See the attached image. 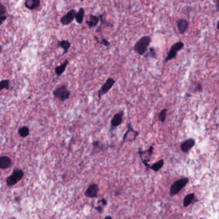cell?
<instances>
[{
    "instance_id": "obj_1",
    "label": "cell",
    "mask_w": 219,
    "mask_h": 219,
    "mask_svg": "<svg viewBox=\"0 0 219 219\" xmlns=\"http://www.w3.org/2000/svg\"><path fill=\"white\" fill-rule=\"evenodd\" d=\"M151 42V38L149 35H145L139 39L135 43L134 50L139 55H143L146 53Z\"/></svg>"
},
{
    "instance_id": "obj_2",
    "label": "cell",
    "mask_w": 219,
    "mask_h": 219,
    "mask_svg": "<svg viewBox=\"0 0 219 219\" xmlns=\"http://www.w3.org/2000/svg\"><path fill=\"white\" fill-rule=\"evenodd\" d=\"M70 91L67 88L66 85H61L57 87L52 92L55 98L59 99L61 102H64L70 98Z\"/></svg>"
},
{
    "instance_id": "obj_3",
    "label": "cell",
    "mask_w": 219,
    "mask_h": 219,
    "mask_svg": "<svg viewBox=\"0 0 219 219\" xmlns=\"http://www.w3.org/2000/svg\"><path fill=\"white\" fill-rule=\"evenodd\" d=\"M24 177V171L21 169L15 168L13 170L12 174L6 178V184L7 186L10 187L16 185Z\"/></svg>"
},
{
    "instance_id": "obj_4",
    "label": "cell",
    "mask_w": 219,
    "mask_h": 219,
    "mask_svg": "<svg viewBox=\"0 0 219 219\" xmlns=\"http://www.w3.org/2000/svg\"><path fill=\"white\" fill-rule=\"evenodd\" d=\"M189 179L187 177L182 178L181 179L175 181L170 187V194L171 196H176L177 193L180 192V191L184 188V187L188 184Z\"/></svg>"
},
{
    "instance_id": "obj_5",
    "label": "cell",
    "mask_w": 219,
    "mask_h": 219,
    "mask_svg": "<svg viewBox=\"0 0 219 219\" xmlns=\"http://www.w3.org/2000/svg\"><path fill=\"white\" fill-rule=\"evenodd\" d=\"M184 46H185L184 43L181 41H179L174 44V45L171 46L168 53V55H167V56L165 59V62H168L169 61H171V60L176 58L178 51L182 50L183 48H184Z\"/></svg>"
},
{
    "instance_id": "obj_6",
    "label": "cell",
    "mask_w": 219,
    "mask_h": 219,
    "mask_svg": "<svg viewBox=\"0 0 219 219\" xmlns=\"http://www.w3.org/2000/svg\"><path fill=\"white\" fill-rule=\"evenodd\" d=\"M153 146L151 145L150 148L145 151L141 150V149H139L138 154L139 155V157L141 158V160L147 168H150V165L149 164V162L150 161L151 157H152V155L153 153Z\"/></svg>"
},
{
    "instance_id": "obj_7",
    "label": "cell",
    "mask_w": 219,
    "mask_h": 219,
    "mask_svg": "<svg viewBox=\"0 0 219 219\" xmlns=\"http://www.w3.org/2000/svg\"><path fill=\"white\" fill-rule=\"evenodd\" d=\"M115 83V80L113 78H108L105 83L102 86L101 88L99 89L98 91V101L100 100V99L102 96L107 94L109 91L112 88L113 86Z\"/></svg>"
},
{
    "instance_id": "obj_8",
    "label": "cell",
    "mask_w": 219,
    "mask_h": 219,
    "mask_svg": "<svg viewBox=\"0 0 219 219\" xmlns=\"http://www.w3.org/2000/svg\"><path fill=\"white\" fill-rule=\"evenodd\" d=\"M77 11L75 9H71L70 11L63 15V16L60 19V22L63 26L69 25L75 19V15H76Z\"/></svg>"
},
{
    "instance_id": "obj_9",
    "label": "cell",
    "mask_w": 219,
    "mask_h": 219,
    "mask_svg": "<svg viewBox=\"0 0 219 219\" xmlns=\"http://www.w3.org/2000/svg\"><path fill=\"white\" fill-rule=\"evenodd\" d=\"M123 115H124V111H119V113H117L116 114H115L114 115L111 121L110 131L117 128L118 126L122 124L123 122Z\"/></svg>"
},
{
    "instance_id": "obj_10",
    "label": "cell",
    "mask_w": 219,
    "mask_h": 219,
    "mask_svg": "<svg viewBox=\"0 0 219 219\" xmlns=\"http://www.w3.org/2000/svg\"><path fill=\"white\" fill-rule=\"evenodd\" d=\"M98 186L95 183H91L84 192L85 196L88 198H97L98 193Z\"/></svg>"
},
{
    "instance_id": "obj_11",
    "label": "cell",
    "mask_w": 219,
    "mask_h": 219,
    "mask_svg": "<svg viewBox=\"0 0 219 219\" xmlns=\"http://www.w3.org/2000/svg\"><path fill=\"white\" fill-rule=\"evenodd\" d=\"M177 28L181 34H185L188 29L189 23L187 20L185 19H179L176 21Z\"/></svg>"
},
{
    "instance_id": "obj_12",
    "label": "cell",
    "mask_w": 219,
    "mask_h": 219,
    "mask_svg": "<svg viewBox=\"0 0 219 219\" xmlns=\"http://www.w3.org/2000/svg\"><path fill=\"white\" fill-rule=\"evenodd\" d=\"M195 143L196 141L193 139L190 138L186 139L181 144V150L185 153L188 152L191 149H192V147L195 145Z\"/></svg>"
},
{
    "instance_id": "obj_13",
    "label": "cell",
    "mask_w": 219,
    "mask_h": 219,
    "mask_svg": "<svg viewBox=\"0 0 219 219\" xmlns=\"http://www.w3.org/2000/svg\"><path fill=\"white\" fill-rule=\"evenodd\" d=\"M24 5L27 9L34 10L41 6V0H25Z\"/></svg>"
},
{
    "instance_id": "obj_14",
    "label": "cell",
    "mask_w": 219,
    "mask_h": 219,
    "mask_svg": "<svg viewBox=\"0 0 219 219\" xmlns=\"http://www.w3.org/2000/svg\"><path fill=\"white\" fill-rule=\"evenodd\" d=\"M12 164L10 157L7 156H2L0 157V168L2 170H5L10 168Z\"/></svg>"
},
{
    "instance_id": "obj_15",
    "label": "cell",
    "mask_w": 219,
    "mask_h": 219,
    "mask_svg": "<svg viewBox=\"0 0 219 219\" xmlns=\"http://www.w3.org/2000/svg\"><path fill=\"white\" fill-rule=\"evenodd\" d=\"M68 64H69V61L67 59H66L59 66L55 67V75H57V78L61 77V75L64 73V71L66 69L67 66L68 65Z\"/></svg>"
},
{
    "instance_id": "obj_16",
    "label": "cell",
    "mask_w": 219,
    "mask_h": 219,
    "mask_svg": "<svg viewBox=\"0 0 219 219\" xmlns=\"http://www.w3.org/2000/svg\"><path fill=\"white\" fill-rule=\"evenodd\" d=\"M100 19V16H98V15H96L90 14L89 19L86 21V24L89 29H93V28L96 27L98 25Z\"/></svg>"
},
{
    "instance_id": "obj_17",
    "label": "cell",
    "mask_w": 219,
    "mask_h": 219,
    "mask_svg": "<svg viewBox=\"0 0 219 219\" xmlns=\"http://www.w3.org/2000/svg\"><path fill=\"white\" fill-rule=\"evenodd\" d=\"M71 44L68 40H62V41H58L57 48H61L64 51L62 55L66 54L71 48Z\"/></svg>"
},
{
    "instance_id": "obj_18",
    "label": "cell",
    "mask_w": 219,
    "mask_h": 219,
    "mask_svg": "<svg viewBox=\"0 0 219 219\" xmlns=\"http://www.w3.org/2000/svg\"><path fill=\"white\" fill-rule=\"evenodd\" d=\"M93 145V152H102L105 149H107V146L100 141H94L92 143Z\"/></svg>"
},
{
    "instance_id": "obj_19",
    "label": "cell",
    "mask_w": 219,
    "mask_h": 219,
    "mask_svg": "<svg viewBox=\"0 0 219 219\" xmlns=\"http://www.w3.org/2000/svg\"><path fill=\"white\" fill-rule=\"evenodd\" d=\"M85 10L83 8L81 7L78 9V12L75 15V20L78 24H82L83 21V18H84Z\"/></svg>"
},
{
    "instance_id": "obj_20",
    "label": "cell",
    "mask_w": 219,
    "mask_h": 219,
    "mask_svg": "<svg viewBox=\"0 0 219 219\" xmlns=\"http://www.w3.org/2000/svg\"><path fill=\"white\" fill-rule=\"evenodd\" d=\"M18 133L19 135L21 137L25 138L27 136H29L30 134V129L26 126H23L21 127H19L18 130Z\"/></svg>"
},
{
    "instance_id": "obj_21",
    "label": "cell",
    "mask_w": 219,
    "mask_h": 219,
    "mask_svg": "<svg viewBox=\"0 0 219 219\" xmlns=\"http://www.w3.org/2000/svg\"><path fill=\"white\" fill-rule=\"evenodd\" d=\"M164 165V160L163 159H161L156 163H154L152 165L150 166V168L154 172H158L159 170L162 168V167Z\"/></svg>"
},
{
    "instance_id": "obj_22",
    "label": "cell",
    "mask_w": 219,
    "mask_h": 219,
    "mask_svg": "<svg viewBox=\"0 0 219 219\" xmlns=\"http://www.w3.org/2000/svg\"><path fill=\"white\" fill-rule=\"evenodd\" d=\"M195 198V193H191L185 197L184 200H183V206L187 207L190 205L191 203L192 202L193 199Z\"/></svg>"
},
{
    "instance_id": "obj_23",
    "label": "cell",
    "mask_w": 219,
    "mask_h": 219,
    "mask_svg": "<svg viewBox=\"0 0 219 219\" xmlns=\"http://www.w3.org/2000/svg\"><path fill=\"white\" fill-rule=\"evenodd\" d=\"M0 86H1V87H0V90L1 91L4 89L9 90L10 87V81L8 79L2 80L1 82H0Z\"/></svg>"
},
{
    "instance_id": "obj_24",
    "label": "cell",
    "mask_w": 219,
    "mask_h": 219,
    "mask_svg": "<svg viewBox=\"0 0 219 219\" xmlns=\"http://www.w3.org/2000/svg\"><path fill=\"white\" fill-rule=\"evenodd\" d=\"M167 111H168V110H167L166 109H165L161 110V112L159 113L158 119L161 122H165V121L166 120Z\"/></svg>"
},
{
    "instance_id": "obj_25",
    "label": "cell",
    "mask_w": 219,
    "mask_h": 219,
    "mask_svg": "<svg viewBox=\"0 0 219 219\" xmlns=\"http://www.w3.org/2000/svg\"><path fill=\"white\" fill-rule=\"evenodd\" d=\"M133 129L132 126H131V124H130V123H128V124H127V130L126 131V133H125L124 136H123V140H122V143H121L120 146H122L123 144V143H124V142L125 141V139H126V138H127V134H129V133L130 132V131L132 130Z\"/></svg>"
},
{
    "instance_id": "obj_26",
    "label": "cell",
    "mask_w": 219,
    "mask_h": 219,
    "mask_svg": "<svg viewBox=\"0 0 219 219\" xmlns=\"http://www.w3.org/2000/svg\"><path fill=\"white\" fill-rule=\"evenodd\" d=\"M156 57V50L154 48H150L149 49V51L148 53H146V55H145L146 58L148 57H151V58H155Z\"/></svg>"
},
{
    "instance_id": "obj_27",
    "label": "cell",
    "mask_w": 219,
    "mask_h": 219,
    "mask_svg": "<svg viewBox=\"0 0 219 219\" xmlns=\"http://www.w3.org/2000/svg\"><path fill=\"white\" fill-rule=\"evenodd\" d=\"M100 43L101 45H102L103 46H105L107 48H108V47H109L111 46L110 42L109 41H107V40L106 39H105V38H103L101 40V41L100 42Z\"/></svg>"
},
{
    "instance_id": "obj_28",
    "label": "cell",
    "mask_w": 219,
    "mask_h": 219,
    "mask_svg": "<svg viewBox=\"0 0 219 219\" xmlns=\"http://www.w3.org/2000/svg\"><path fill=\"white\" fill-rule=\"evenodd\" d=\"M6 12H7V11H6L5 7L4 6V5H3L2 3H1L0 4V16L5 15Z\"/></svg>"
},
{
    "instance_id": "obj_29",
    "label": "cell",
    "mask_w": 219,
    "mask_h": 219,
    "mask_svg": "<svg viewBox=\"0 0 219 219\" xmlns=\"http://www.w3.org/2000/svg\"><path fill=\"white\" fill-rule=\"evenodd\" d=\"M98 204H101L102 206H107V201L105 198H102L101 200L98 201Z\"/></svg>"
},
{
    "instance_id": "obj_30",
    "label": "cell",
    "mask_w": 219,
    "mask_h": 219,
    "mask_svg": "<svg viewBox=\"0 0 219 219\" xmlns=\"http://www.w3.org/2000/svg\"><path fill=\"white\" fill-rule=\"evenodd\" d=\"M103 206L102 205H100V206H98L97 207H94V209L97 211V212L99 213H102L103 212Z\"/></svg>"
},
{
    "instance_id": "obj_31",
    "label": "cell",
    "mask_w": 219,
    "mask_h": 219,
    "mask_svg": "<svg viewBox=\"0 0 219 219\" xmlns=\"http://www.w3.org/2000/svg\"><path fill=\"white\" fill-rule=\"evenodd\" d=\"M202 90V86L201 83H197L196 87H195V91H201Z\"/></svg>"
},
{
    "instance_id": "obj_32",
    "label": "cell",
    "mask_w": 219,
    "mask_h": 219,
    "mask_svg": "<svg viewBox=\"0 0 219 219\" xmlns=\"http://www.w3.org/2000/svg\"><path fill=\"white\" fill-rule=\"evenodd\" d=\"M8 16L6 15H3V16H0V25H2L3 23L5 21V20L7 19Z\"/></svg>"
},
{
    "instance_id": "obj_33",
    "label": "cell",
    "mask_w": 219,
    "mask_h": 219,
    "mask_svg": "<svg viewBox=\"0 0 219 219\" xmlns=\"http://www.w3.org/2000/svg\"><path fill=\"white\" fill-rule=\"evenodd\" d=\"M215 7H216L217 12H219V0H216Z\"/></svg>"
},
{
    "instance_id": "obj_34",
    "label": "cell",
    "mask_w": 219,
    "mask_h": 219,
    "mask_svg": "<svg viewBox=\"0 0 219 219\" xmlns=\"http://www.w3.org/2000/svg\"><path fill=\"white\" fill-rule=\"evenodd\" d=\"M217 29L219 30V20L217 21Z\"/></svg>"
},
{
    "instance_id": "obj_35",
    "label": "cell",
    "mask_w": 219,
    "mask_h": 219,
    "mask_svg": "<svg viewBox=\"0 0 219 219\" xmlns=\"http://www.w3.org/2000/svg\"><path fill=\"white\" fill-rule=\"evenodd\" d=\"M112 218V217H110V216H106V217H105V218Z\"/></svg>"
}]
</instances>
